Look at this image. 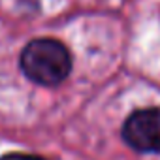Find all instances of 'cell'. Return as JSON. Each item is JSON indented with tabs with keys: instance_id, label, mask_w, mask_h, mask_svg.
Wrapping results in <instances>:
<instances>
[{
	"instance_id": "7a4b0ae2",
	"label": "cell",
	"mask_w": 160,
	"mask_h": 160,
	"mask_svg": "<svg viewBox=\"0 0 160 160\" xmlns=\"http://www.w3.org/2000/svg\"><path fill=\"white\" fill-rule=\"evenodd\" d=\"M122 139L138 152H160V108L134 111L122 124Z\"/></svg>"
},
{
	"instance_id": "3957f363",
	"label": "cell",
	"mask_w": 160,
	"mask_h": 160,
	"mask_svg": "<svg viewBox=\"0 0 160 160\" xmlns=\"http://www.w3.org/2000/svg\"><path fill=\"white\" fill-rule=\"evenodd\" d=\"M0 160H47L38 154H28V152H6L0 156Z\"/></svg>"
},
{
	"instance_id": "6da1fadb",
	"label": "cell",
	"mask_w": 160,
	"mask_h": 160,
	"mask_svg": "<svg viewBox=\"0 0 160 160\" xmlns=\"http://www.w3.org/2000/svg\"><path fill=\"white\" fill-rule=\"evenodd\" d=\"M19 64L30 81L42 87H57L72 72V55L62 42L38 38L27 43Z\"/></svg>"
}]
</instances>
